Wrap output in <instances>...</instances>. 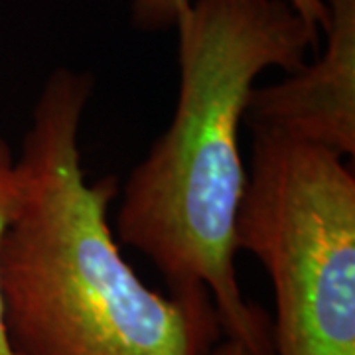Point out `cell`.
I'll use <instances>...</instances> for the list:
<instances>
[{"label":"cell","mask_w":355,"mask_h":355,"mask_svg":"<svg viewBox=\"0 0 355 355\" xmlns=\"http://www.w3.org/2000/svg\"><path fill=\"white\" fill-rule=\"evenodd\" d=\"M176 28V111L127 180L116 229L153 261L172 296L211 298L225 338L251 355H275L270 322L245 300L235 270L247 186L239 128L259 73L304 67L320 30L286 0H196Z\"/></svg>","instance_id":"obj_1"},{"label":"cell","mask_w":355,"mask_h":355,"mask_svg":"<svg viewBox=\"0 0 355 355\" xmlns=\"http://www.w3.org/2000/svg\"><path fill=\"white\" fill-rule=\"evenodd\" d=\"M93 79L58 69L14 160L16 203L0 243L14 355H207L221 340L211 298L150 291L109 227L116 178L89 184L79 128Z\"/></svg>","instance_id":"obj_2"},{"label":"cell","mask_w":355,"mask_h":355,"mask_svg":"<svg viewBox=\"0 0 355 355\" xmlns=\"http://www.w3.org/2000/svg\"><path fill=\"white\" fill-rule=\"evenodd\" d=\"M235 247L275 288V355H355V176L343 158L253 130Z\"/></svg>","instance_id":"obj_3"},{"label":"cell","mask_w":355,"mask_h":355,"mask_svg":"<svg viewBox=\"0 0 355 355\" xmlns=\"http://www.w3.org/2000/svg\"><path fill=\"white\" fill-rule=\"evenodd\" d=\"M326 50L288 79L253 87L245 111L251 130H270L338 154H355V0H326Z\"/></svg>","instance_id":"obj_4"},{"label":"cell","mask_w":355,"mask_h":355,"mask_svg":"<svg viewBox=\"0 0 355 355\" xmlns=\"http://www.w3.org/2000/svg\"><path fill=\"white\" fill-rule=\"evenodd\" d=\"M296 14H300L310 26L320 32L330 22L326 0H286ZM191 0H135L132 18L142 30H166L178 26L180 18L190 10Z\"/></svg>","instance_id":"obj_5"},{"label":"cell","mask_w":355,"mask_h":355,"mask_svg":"<svg viewBox=\"0 0 355 355\" xmlns=\"http://www.w3.org/2000/svg\"><path fill=\"white\" fill-rule=\"evenodd\" d=\"M16 203V176H14V158L6 142L0 140V243L4 231L10 223V217ZM0 355H14L6 324H4V304H2V288H0Z\"/></svg>","instance_id":"obj_6"},{"label":"cell","mask_w":355,"mask_h":355,"mask_svg":"<svg viewBox=\"0 0 355 355\" xmlns=\"http://www.w3.org/2000/svg\"><path fill=\"white\" fill-rule=\"evenodd\" d=\"M207 355H251V352L243 343L225 338V340H219Z\"/></svg>","instance_id":"obj_7"}]
</instances>
